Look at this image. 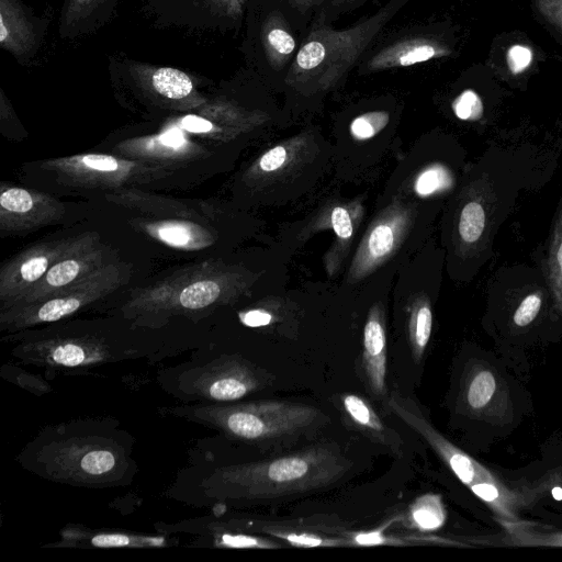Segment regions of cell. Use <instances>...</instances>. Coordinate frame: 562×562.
<instances>
[{
	"label": "cell",
	"mask_w": 562,
	"mask_h": 562,
	"mask_svg": "<svg viewBox=\"0 0 562 562\" xmlns=\"http://www.w3.org/2000/svg\"><path fill=\"white\" fill-rule=\"evenodd\" d=\"M539 12L562 32V0H537Z\"/></svg>",
	"instance_id": "32"
},
{
	"label": "cell",
	"mask_w": 562,
	"mask_h": 562,
	"mask_svg": "<svg viewBox=\"0 0 562 562\" xmlns=\"http://www.w3.org/2000/svg\"><path fill=\"white\" fill-rule=\"evenodd\" d=\"M550 293L540 268L519 262L499 266L487 283L485 322L509 338L546 331Z\"/></svg>",
	"instance_id": "7"
},
{
	"label": "cell",
	"mask_w": 562,
	"mask_h": 562,
	"mask_svg": "<svg viewBox=\"0 0 562 562\" xmlns=\"http://www.w3.org/2000/svg\"><path fill=\"white\" fill-rule=\"evenodd\" d=\"M1 206L10 212H26L33 205V199L31 194L20 188H11L4 190L0 195Z\"/></svg>",
	"instance_id": "25"
},
{
	"label": "cell",
	"mask_w": 562,
	"mask_h": 562,
	"mask_svg": "<svg viewBox=\"0 0 562 562\" xmlns=\"http://www.w3.org/2000/svg\"><path fill=\"white\" fill-rule=\"evenodd\" d=\"M220 286L211 280L194 282L184 288L179 295V303L188 310H200L214 303L220 296Z\"/></svg>",
	"instance_id": "20"
},
{
	"label": "cell",
	"mask_w": 562,
	"mask_h": 562,
	"mask_svg": "<svg viewBox=\"0 0 562 562\" xmlns=\"http://www.w3.org/2000/svg\"><path fill=\"white\" fill-rule=\"evenodd\" d=\"M436 55L434 46L428 44H420L407 48L400 57L398 64L402 66H409L420 61L428 60Z\"/></svg>",
	"instance_id": "31"
},
{
	"label": "cell",
	"mask_w": 562,
	"mask_h": 562,
	"mask_svg": "<svg viewBox=\"0 0 562 562\" xmlns=\"http://www.w3.org/2000/svg\"><path fill=\"white\" fill-rule=\"evenodd\" d=\"M11 355L25 366L42 369L46 374L94 369L105 364L164 359L166 345L150 340L115 339L101 334L49 331L26 334L14 339Z\"/></svg>",
	"instance_id": "6"
},
{
	"label": "cell",
	"mask_w": 562,
	"mask_h": 562,
	"mask_svg": "<svg viewBox=\"0 0 562 562\" xmlns=\"http://www.w3.org/2000/svg\"><path fill=\"white\" fill-rule=\"evenodd\" d=\"M548 284L550 305L546 331L562 329V192L546 240L531 254Z\"/></svg>",
	"instance_id": "10"
},
{
	"label": "cell",
	"mask_w": 562,
	"mask_h": 562,
	"mask_svg": "<svg viewBox=\"0 0 562 562\" xmlns=\"http://www.w3.org/2000/svg\"><path fill=\"white\" fill-rule=\"evenodd\" d=\"M562 145L491 143L464 173L456 203L451 248L457 276L469 281L494 255V241L526 191L555 172Z\"/></svg>",
	"instance_id": "1"
},
{
	"label": "cell",
	"mask_w": 562,
	"mask_h": 562,
	"mask_svg": "<svg viewBox=\"0 0 562 562\" xmlns=\"http://www.w3.org/2000/svg\"><path fill=\"white\" fill-rule=\"evenodd\" d=\"M220 432L226 439L270 449L296 442L328 420L317 407L288 401H238L218 404H180L159 408Z\"/></svg>",
	"instance_id": "4"
},
{
	"label": "cell",
	"mask_w": 562,
	"mask_h": 562,
	"mask_svg": "<svg viewBox=\"0 0 562 562\" xmlns=\"http://www.w3.org/2000/svg\"><path fill=\"white\" fill-rule=\"evenodd\" d=\"M512 543L517 546L562 547V532H531L516 527L512 530Z\"/></svg>",
	"instance_id": "24"
},
{
	"label": "cell",
	"mask_w": 562,
	"mask_h": 562,
	"mask_svg": "<svg viewBox=\"0 0 562 562\" xmlns=\"http://www.w3.org/2000/svg\"><path fill=\"white\" fill-rule=\"evenodd\" d=\"M386 334L380 312L373 310L363 329L361 369L369 393L386 398Z\"/></svg>",
	"instance_id": "14"
},
{
	"label": "cell",
	"mask_w": 562,
	"mask_h": 562,
	"mask_svg": "<svg viewBox=\"0 0 562 562\" xmlns=\"http://www.w3.org/2000/svg\"><path fill=\"white\" fill-rule=\"evenodd\" d=\"M48 266L46 257L40 256L25 261L20 269L21 276L25 281L32 282L44 274Z\"/></svg>",
	"instance_id": "34"
},
{
	"label": "cell",
	"mask_w": 562,
	"mask_h": 562,
	"mask_svg": "<svg viewBox=\"0 0 562 562\" xmlns=\"http://www.w3.org/2000/svg\"><path fill=\"white\" fill-rule=\"evenodd\" d=\"M412 522L422 530H435L442 526L445 512L437 495L427 494L412 505L409 509Z\"/></svg>",
	"instance_id": "18"
},
{
	"label": "cell",
	"mask_w": 562,
	"mask_h": 562,
	"mask_svg": "<svg viewBox=\"0 0 562 562\" xmlns=\"http://www.w3.org/2000/svg\"><path fill=\"white\" fill-rule=\"evenodd\" d=\"M506 60L509 70L517 75L525 71L530 66L532 52L526 45L515 44L508 49Z\"/></svg>",
	"instance_id": "27"
},
{
	"label": "cell",
	"mask_w": 562,
	"mask_h": 562,
	"mask_svg": "<svg viewBox=\"0 0 562 562\" xmlns=\"http://www.w3.org/2000/svg\"><path fill=\"white\" fill-rule=\"evenodd\" d=\"M268 40L271 46L283 55L290 54L295 47L293 37L281 29L271 30L268 34Z\"/></svg>",
	"instance_id": "35"
},
{
	"label": "cell",
	"mask_w": 562,
	"mask_h": 562,
	"mask_svg": "<svg viewBox=\"0 0 562 562\" xmlns=\"http://www.w3.org/2000/svg\"><path fill=\"white\" fill-rule=\"evenodd\" d=\"M398 225L394 222H381L369 233L362 247L361 259L364 267L387 256L396 244Z\"/></svg>",
	"instance_id": "16"
},
{
	"label": "cell",
	"mask_w": 562,
	"mask_h": 562,
	"mask_svg": "<svg viewBox=\"0 0 562 562\" xmlns=\"http://www.w3.org/2000/svg\"><path fill=\"white\" fill-rule=\"evenodd\" d=\"M456 116L462 121H479L484 113V105L480 95L471 90H464L452 103Z\"/></svg>",
	"instance_id": "22"
},
{
	"label": "cell",
	"mask_w": 562,
	"mask_h": 562,
	"mask_svg": "<svg viewBox=\"0 0 562 562\" xmlns=\"http://www.w3.org/2000/svg\"><path fill=\"white\" fill-rule=\"evenodd\" d=\"M330 222L338 238L347 240L351 237L353 227L350 215L346 209L336 206L331 211Z\"/></svg>",
	"instance_id": "29"
},
{
	"label": "cell",
	"mask_w": 562,
	"mask_h": 562,
	"mask_svg": "<svg viewBox=\"0 0 562 562\" xmlns=\"http://www.w3.org/2000/svg\"><path fill=\"white\" fill-rule=\"evenodd\" d=\"M82 162L91 169L101 171H114L119 167L116 159L106 155L90 154L82 157Z\"/></svg>",
	"instance_id": "36"
},
{
	"label": "cell",
	"mask_w": 562,
	"mask_h": 562,
	"mask_svg": "<svg viewBox=\"0 0 562 562\" xmlns=\"http://www.w3.org/2000/svg\"><path fill=\"white\" fill-rule=\"evenodd\" d=\"M158 236L173 246H183L189 243L191 235L186 226L169 224L158 228Z\"/></svg>",
	"instance_id": "30"
},
{
	"label": "cell",
	"mask_w": 562,
	"mask_h": 562,
	"mask_svg": "<svg viewBox=\"0 0 562 562\" xmlns=\"http://www.w3.org/2000/svg\"><path fill=\"white\" fill-rule=\"evenodd\" d=\"M286 157V149L283 146H276L261 156L259 166L263 171H273L284 164Z\"/></svg>",
	"instance_id": "33"
},
{
	"label": "cell",
	"mask_w": 562,
	"mask_h": 562,
	"mask_svg": "<svg viewBox=\"0 0 562 562\" xmlns=\"http://www.w3.org/2000/svg\"><path fill=\"white\" fill-rule=\"evenodd\" d=\"M351 461L333 443H316L271 459L215 464L191 454L168 494L194 506L226 507L323 490L341 480Z\"/></svg>",
	"instance_id": "2"
},
{
	"label": "cell",
	"mask_w": 562,
	"mask_h": 562,
	"mask_svg": "<svg viewBox=\"0 0 562 562\" xmlns=\"http://www.w3.org/2000/svg\"><path fill=\"white\" fill-rule=\"evenodd\" d=\"M463 412L482 420L501 419L507 413V396L497 372L485 362L467 370L459 394Z\"/></svg>",
	"instance_id": "9"
},
{
	"label": "cell",
	"mask_w": 562,
	"mask_h": 562,
	"mask_svg": "<svg viewBox=\"0 0 562 562\" xmlns=\"http://www.w3.org/2000/svg\"><path fill=\"white\" fill-rule=\"evenodd\" d=\"M0 30H1L0 31V41L3 42L7 37L8 32H7L2 15L0 16Z\"/></svg>",
	"instance_id": "40"
},
{
	"label": "cell",
	"mask_w": 562,
	"mask_h": 562,
	"mask_svg": "<svg viewBox=\"0 0 562 562\" xmlns=\"http://www.w3.org/2000/svg\"><path fill=\"white\" fill-rule=\"evenodd\" d=\"M432 330V311L429 301L423 299L414 305L408 323V341L412 357L419 363L428 346Z\"/></svg>",
	"instance_id": "15"
},
{
	"label": "cell",
	"mask_w": 562,
	"mask_h": 562,
	"mask_svg": "<svg viewBox=\"0 0 562 562\" xmlns=\"http://www.w3.org/2000/svg\"><path fill=\"white\" fill-rule=\"evenodd\" d=\"M240 321L248 327H263L272 323V315L263 310H251L240 314Z\"/></svg>",
	"instance_id": "37"
},
{
	"label": "cell",
	"mask_w": 562,
	"mask_h": 562,
	"mask_svg": "<svg viewBox=\"0 0 562 562\" xmlns=\"http://www.w3.org/2000/svg\"><path fill=\"white\" fill-rule=\"evenodd\" d=\"M179 537L166 533L143 535L117 530H93L82 526L70 525L60 532V539L46 547L54 548H166L178 546Z\"/></svg>",
	"instance_id": "12"
},
{
	"label": "cell",
	"mask_w": 562,
	"mask_h": 562,
	"mask_svg": "<svg viewBox=\"0 0 562 562\" xmlns=\"http://www.w3.org/2000/svg\"><path fill=\"white\" fill-rule=\"evenodd\" d=\"M182 126L192 133H205L212 130V123L205 119L188 115L182 120Z\"/></svg>",
	"instance_id": "38"
},
{
	"label": "cell",
	"mask_w": 562,
	"mask_h": 562,
	"mask_svg": "<svg viewBox=\"0 0 562 562\" xmlns=\"http://www.w3.org/2000/svg\"><path fill=\"white\" fill-rule=\"evenodd\" d=\"M325 57V48L319 42H310L301 48L296 63L302 69H312L318 66Z\"/></svg>",
	"instance_id": "28"
},
{
	"label": "cell",
	"mask_w": 562,
	"mask_h": 562,
	"mask_svg": "<svg viewBox=\"0 0 562 562\" xmlns=\"http://www.w3.org/2000/svg\"><path fill=\"white\" fill-rule=\"evenodd\" d=\"M339 408L348 427L389 449L393 454H403L402 437L385 425L364 397L355 393H344L339 396Z\"/></svg>",
	"instance_id": "13"
},
{
	"label": "cell",
	"mask_w": 562,
	"mask_h": 562,
	"mask_svg": "<svg viewBox=\"0 0 562 562\" xmlns=\"http://www.w3.org/2000/svg\"><path fill=\"white\" fill-rule=\"evenodd\" d=\"M434 451L503 522L513 527L525 524L521 514L537 498L536 493L509 485L446 437L435 443Z\"/></svg>",
	"instance_id": "8"
},
{
	"label": "cell",
	"mask_w": 562,
	"mask_h": 562,
	"mask_svg": "<svg viewBox=\"0 0 562 562\" xmlns=\"http://www.w3.org/2000/svg\"><path fill=\"white\" fill-rule=\"evenodd\" d=\"M160 387L182 404L238 402L271 382L266 370L238 353L201 347L157 373Z\"/></svg>",
	"instance_id": "5"
},
{
	"label": "cell",
	"mask_w": 562,
	"mask_h": 562,
	"mask_svg": "<svg viewBox=\"0 0 562 562\" xmlns=\"http://www.w3.org/2000/svg\"><path fill=\"white\" fill-rule=\"evenodd\" d=\"M161 142L170 147H180L184 139L178 130H170L161 136Z\"/></svg>",
	"instance_id": "39"
},
{
	"label": "cell",
	"mask_w": 562,
	"mask_h": 562,
	"mask_svg": "<svg viewBox=\"0 0 562 562\" xmlns=\"http://www.w3.org/2000/svg\"><path fill=\"white\" fill-rule=\"evenodd\" d=\"M457 180L453 169L443 164H435L418 175L414 189L420 196H431L453 190Z\"/></svg>",
	"instance_id": "17"
},
{
	"label": "cell",
	"mask_w": 562,
	"mask_h": 562,
	"mask_svg": "<svg viewBox=\"0 0 562 562\" xmlns=\"http://www.w3.org/2000/svg\"><path fill=\"white\" fill-rule=\"evenodd\" d=\"M224 522L236 530L269 535L294 547L316 548V547H348L352 546L347 537V531L342 532L338 528L316 527L312 525L299 526L293 522H272L265 520H251L244 518L223 519Z\"/></svg>",
	"instance_id": "11"
},
{
	"label": "cell",
	"mask_w": 562,
	"mask_h": 562,
	"mask_svg": "<svg viewBox=\"0 0 562 562\" xmlns=\"http://www.w3.org/2000/svg\"><path fill=\"white\" fill-rule=\"evenodd\" d=\"M1 375L3 379L10 380L11 382L16 383L37 395H43L52 391V387L46 380L40 379V376H35L27 371H23L9 363L2 366Z\"/></svg>",
	"instance_id": "21"
},
{
	"label": "cell",
	"mask_w": 562,
	"mask_h": 562,
	"mask_svg": "<svg viewBox=\"0 0 562 562\" xmlns=\"http://www.w3.org/2000/svg\"><path fill=\"white\" fill-rule=\"evenodd\" d=\"M79 270L80 265L76 260H64L49 269L46 279L50 285H66L78 276Z\"/></svg>",
	"instance_id": "26"
},
{
	"label": "cell",
	"mask_w": 562,
	"mask_h": 562,
	"mask_svg": "<svg viewBox=\"0 0 562 562\" xmlns=\"http://www.w3.org/2000/svg\"><path fill=\"white\" fill-rule=\"evenodd\" d=\"M153 86L157 92L169 99H181L192 90L190 78L175 68H160L153 76Z\"/></svg>",
	"instance_id": "19"
},
{
	"label": "cell",
	"mask_w": 562,
	"mask_h": 562,
	"mask_svg": "<svg viewBox=\"0 0 562 562\" xmlns=\"http://www.w3.org/2000/svg\"><path fill=\"white\" fill-rule=\"evenodd\" d=\"M389 121L384 112L368 113L355 119L350 132L357 139H368L375 135Z\"/></svg>",
	"instance_id": "23"
},
{
	"label": "cell",
	"mask_w": 562,
	"mask_h": 562,
	"mask_svg": "<svg viewBox=\"0 0 562 562\" xmlns=\"http://www.w3.org/2000/svg\"><path fill=\"white\" fill-rule=\"evenodd\" d=\"M135 439L111 417L80 418L42 428L16 456L44 480L87 488L130 485L138 467Z\"/></svg>",
	"instance_id": "3"
}]
</instances>
